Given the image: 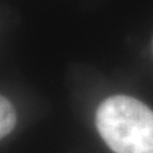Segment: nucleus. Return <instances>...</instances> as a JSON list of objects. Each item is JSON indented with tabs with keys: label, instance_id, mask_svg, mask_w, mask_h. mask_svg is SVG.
<instances>
[{
	"label": "nucleus",
	"instance_id": "obj_2",
	"mask_svg": "<svg viewBox=\"0 0 153 153\" xmlns=\"http://www.w3.org/2000/svg\"><path fill=\"white\" fill-rule=\"evenodd\" d=\"M17 124V114L9 100L0 96V139L7 137Z\"/></svg>",
	"mask_w": 153,
	"mask_h": 153
},
{
	"label": "nucleus",
	"instance_id": "obj_1",
	"mask_svg": "<svg viewBox=\"0 0 153 153\" xmlns=\"http://www.w3.org/2000/svg\"><path fill=\"white\" fill-rule=\"evenodd\" d=\"M100 135L115 153H153V111L129 96H112L96 112Z\"/></svg>",
	"mask_w": 153,
	"mask_h": 153
}]
</instances>
